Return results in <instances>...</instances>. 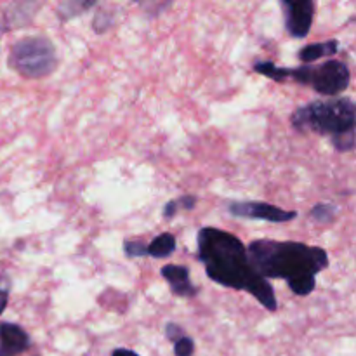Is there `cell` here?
Listing matches in <instances>:
<instances>
[{
    "mask_svg": "<svg viewBox=\"0 0 356 356\" xmlns=\"http://www.w3.org/2000/svg\"><path fill=\"white\" fill-rule=\"evenodd\" d=\"M197 250L205 273L214 284L249 292L268 312H277L278 301L273 285L254 270L247 247L238 236L225 229L205 226L198 229Z\"/></svg>",
    "mask_w": 356,
    "mask_h": 356,
    "instance_id": "6da1fadb",
    "label": "cell"
},
{
    "mask_svg": "<svg viewBox=\"0 0 356 356\" xmlns=\"http://www.w3.org/2000/svg\"><path fill=\"white\" fill-rule=\"evenodd\" d=\"M254 270L268 280H285L296 296L312 294L316 275L329 268V254L316 245L301 242H278L271 238L254 240L247 247Z\"/></svg>",
    "mask_w": 356,
    "mask_h": 356,
    "instance_id": "7a4b0ae2",
    "label": "cell"
},
{
    "mask_svg": "<svg viewBox=\"0 0 356 356\" xmlns=\"http://www.w3.org/2000/svg\"><path fill=\"white\" fill-rule=\"evenodd\" d=\"M291 124L301 134L329 136L339 153L355 148L356 106L350 97H323L299 106L292 113Z\"/></svg>",
    "mask_w": 356,
    "mask_h": 356,
    "instance_id": "3957f363",
    "label": "cell"
},
{
    "mask_svg": "<svg viewBox=\"0 0 356 356\" xmlns=\"http://www.w3.org/2000/svg\"><path fill=\"white\" fill-rule=\"evenodd\" d=\"M254 72L275 82L287 79L305 87H312L315 92L327 97H337L350 87L351 72L348 65L339 59H327L320 65H302L296 68H282L273 61L254 63Z\"/></svg>",
    "mask_w": 356,
    "mask_h": 356,
    "instance_id": "277c9868",
    "label": "cell"
},
{
    "mask_svg": "<svg viewBox=\"0 0 356 356\" xmlns=\"http://www.w3.org/2000/svg\"><path fill=\"white\" fill-rule=\"evenodd\" d=\"M7 63L23 79L40 80L56 72L59 58L51 38L31 35L21 38L10 47Z\"/></svg>",
    "mask_w": 356,
    "mask_h": 356,
    "instance_id": "5b68a950",
    "label": "cell"
},
{
    "mask_svg": "<svg viewBox=\"0 0 356 356\" xmlns=\"http://www.w3.org/2000/svg\"><path fill=\"white\" fill-rule=\"evenodd\" d=\"M284 9L285 30L294 38H306L312 31L313 19H315V2L313 0H282Z\"/></svg>",
    "mask_w": 356,
    "mask_h": 356,
    "instance_id": "8992f818",
    "label": "cell"
},
{
    "mask_svg": "<svg viewBox=\"0 0 356 356\" xmlns=\"http://www.w3.org/2000/svg\"><path fill=\"white\" fill-rule=\"evenodd\" d=\"M228 212L240 219H259L268 222H291L298 218L296 211H287L266 202H232Z\"/></svg>",
    "mask_w": 356,
    "mask_h": 356,
    "instance_id": "52a82bcc",
    "label": "cell"
},
{
    "mask_svg": "<svg viewBox=\"0 0 356 356\" xmlns=\"http://www.w3.org/2000/svg\"><path fill=\"white\" fill-rule=\"evenodd\" d=\"M31 339L17 323H0V356H17L30 348Z\"/></svg>",
    "mask_w": 356,
    "mask_h": 356,
    "instance_id": "ba28073f",
    "label": "cell"
},
{
    "mask_svg": "<svg viewBox=\"0 0 356 356\" xmlns=\"http://www.w3.org/2000/svg\"><path fill=\"white\" fill-rule=\"evenodd\" d=\"M162 278L169 284L170 292L177 298H195L198 296V287H195L190 278V270L181 264H165L160 270Z\"/></svg>",
    "mask_w": 356,
    "mask_h": 356,
    "instance_id": "9c48e42d",
    "label": "cell"
},
{
    "mask_svg": "<svg viewBox=\"0 0 356 356\" xmlns=\"http://www.w3.org/2000/svg\"><path fill=\"white\" fill-rule=\"evenodd\" d=\"M42 7V3L37 2H17L13 3L6 9L3 14V19L0 23V30L9 31V30H19V28L26 26L33 21L35 14L38 13V9Z\"/></svg>",
    "mask_w": 356,
    "mask_h": 356,
    "instance_id": "30bf717a",
    "label": "cell"
},
{
    "mask_svg": "<svg viewBox=\"0 0 356 356\" xmlns=\"http://www.w3.org/2000/svg\"><path fill=\"white\" fill-rule=\"evenodd\" d=\"M339 52V42L337 40H323L316 42V44L305 45L301 51L298 52L299 61L306 63V65H312V63L318 61L322 58H330V56H336Z\"/></svg>",
    "mask_w": 356,
    "mask_h": 356,
    "instance_id": "8fae6325",
    "label": "cell"
},
{
    "mask_svg": "<svg viewBox=\"0 0 356 356\" xmlns=\"http://www.w3.org/2000/svg\"><path fill=\"white\" fill-rule=\"evenodd\" d=\"M176 236L172 233H162L148 243V256L155 257V259H163V257L172 256L176 252Z\"/></svg>",
    "mask_w": 356,
    "mask_h": 356,
    "instance_id": "7c38bea8",
    "label": "cell"
},
{
    "mask_svg": "<svg viewBox=\"0 0 356 356\" xmlns=\"http://www.w3.org/2000/svg\"><path fill=\"white\" fill-rule=\"evenodd\" d=\"M96 2H89V0H66L58 6V17L61 21H70L76 16H82L86 10L92 9Z\"/></svg>",
    "mask_w": 356,
    "mask_h": 356,
    "instance_id": "4fadbf2b",
    "label": "cell"
},
{
    "mask_svg": "<svg viewBox=\"0 0 356 356\" xmlns=\"http://www.w3.org/2000/svg\"><path fill=\"white\" fill-rule=\"evenodd\" d=\"M337 214L336 205L332 204H318L309 211V219H315L316 222H332Z\"/></svg>",
    "mask_w": 356,
    "mask_h": 356,
    "instance_id": "5bb4252c",
    "label": "cell"
},
{
    "mask_svg": "<svg viewBox=\"0 0 356 356\" xmlns=\"http://www.w3.org/2000/svg\"><path fill=\"white\" fill-rule=\"evenodd\" d=\"M115 23V17L111 13H104V10H99V13L94 14V19H92V30L96 33H104L106 30H110Z\"/></svg>",
    "mask_w": 356,
    "mask_h": 356,
    "instance_id": "9a60e30c",
    "label": "cell"
},
{
    "mask_svg": "<svg viewBox=\"0 0 356 356\" xmlns=\"http://www.w3.org/2000/svg\"><path fill=\"white\" fill-rule=\"evenodd\" d=\"M124 252L127 257H148V243L141 240H125Z\"/></svg>",
    "mask_w": 356,
    "mask_h": 356,
    "instance_id": "2e32d148",
    "label": "cell"
},
{
    "mask_svg": "<svg viewBox=\"0 0 356 356\" xmlns=\"http://www.w3.org/2000/svg\"><path fill=\"white\" fill-rule=\"evenodd\" d=\"M174 344V355L176 356H191L195 351V343L190 336H184L177 339Z\"/></svg>",
    "mask_w": 356,
    "mask_h": 356,
    "instance_id": "e0dca14e",
    "label": "cell"
},
{
    "mask_svg": "<svg viewBox=\"0 0 356 356\" xmlns=\"http://www.w3.org/2000/svg\"><path fill=\"white\" fill-rule=\"evenodd\" d=\"M9 292H10V282L6 275L0 273V315L6 312L7 302H9Z\"/></svg>",
    "mask_w": 356,
    "mask_h": 356,
    "instance_id": "ac0fdd59",
    "label": "cell"
},
{
    "mask_svg": "<svg viewBox=\"0 0 356 356\" xmlns=\"http://www.w3.org/2000/svg\"><path fill=\"white\" fill-rule=\"evenodd\" d=\"M165 336L170 343H176L177 339H181V337L186 336V332H184V329L181 325H177V323H174V322H169L165 325Z\"/></svg>",
    "mask_w": 356,
    "mask_h": 356,
    "instance_id": "d6986e66",
    "label": "cell"
},
{
    "mask_svg": "<svg viewBox=\"0 0 356 356\" xmlns=\"http://www.w3.org/2000/svg\"><path fill=\"white\" fill-rule=\"evenodd\" d=\"M177 202H179L181 211H193L198 200L195 195H183V197L177 198Z\"/></svg>",
    "mask_w": 356,
    "mask_h": 356,
    "instance_id": "ffe728a7",
    "label": "cell"
},
{
    "mask_svg": "<svg viewBox=\"0 0 356 356\" xmlns=\"http://www.w3.org/2000/svg\"><path fill=\"white\" fill-rule=\"evenodd\" d=\"M179 211H181L179 202H177V198H174V200L167 202L165 207H163V218H165V219L176 218V214H177V212H179Z\"/></svg>",
    "mask_w": 356,
    "mask_h": 356,
    "instance_id": "44dd1931",
    "label": "cell"
},
{
    "mask_svg": "<svg viewBox=\"0 0 356 356\" xmlns=\"http://www.w3.org/2000/svg\"><path fill=\"white\" fill-rule=\"evenodd\" d=\"M111 356H139L136 351L132 350H125V348H117V350L111 353Z\"/></svg>",
    "mask_w": 356,
    "mask_h": 356,
    "instance_id": "7402d4cb",
    "label": "cell"
}]
</instances>
